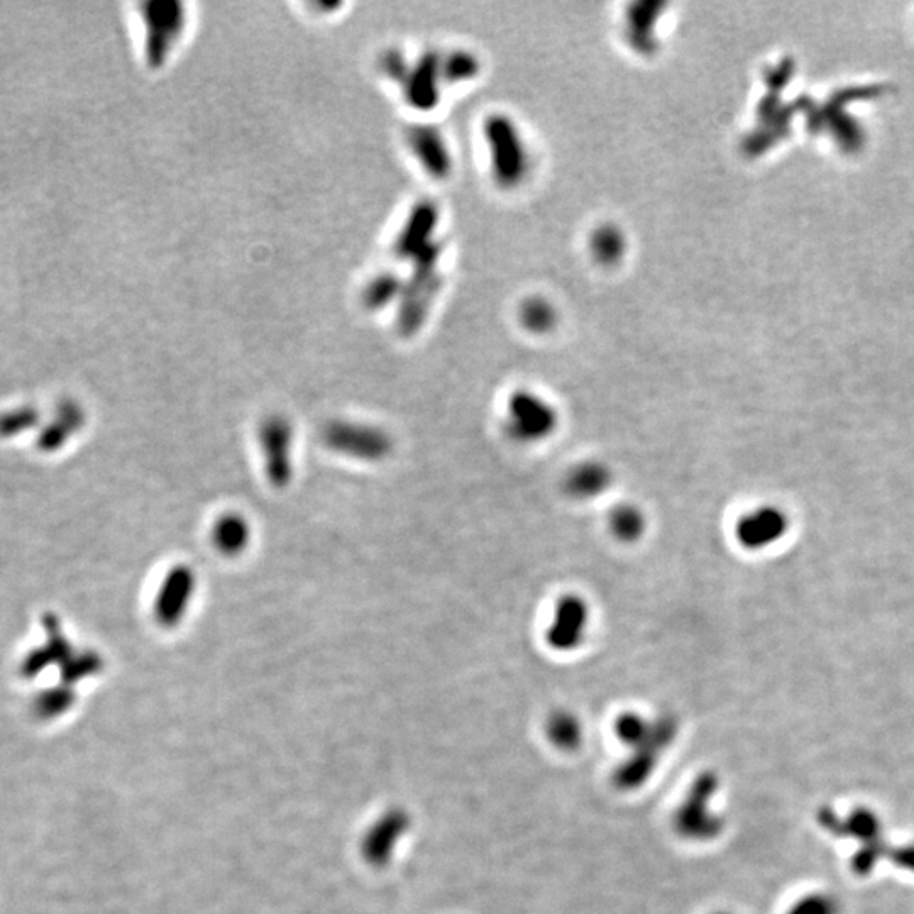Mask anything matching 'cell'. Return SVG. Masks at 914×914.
Wrapping results in <instances>:
<instances>
[{
    "label": "cell",
    "instance_id": "6da1fadb",
    "mask_svg": "<svg viewBox=\"0 0 914 914\" xmlns=\"http://www.w3.org/2000/svg\"><path fill=\"white\" fill-rule=\"evenodd\" d=\"M559 427V413L549 400L530 390L513 391L507 402L503 430L518 446H537L551 439Z\"/></svg>",
    "mask_w": 914,
    "mask_h": 914
},
{
    "label": "cell",
    "instance_id": "7a4b0ae2",
    "mask_svg": "<svg viewBox=\"0 0 914 914\" xmlns=\"http://www.w3.org/2000/svg\"><path fill=\"white\" fill-rule=\"evenodd\" d=\"M718 791V777L703 772L694 779L691 788L674 815V830L688 842H710L722 833V818L711 808Z\"/></svg>",
    "mask_w": 914,
    "mask_h": 914
},
{
    "label": "cell",
    "instance_id": "3957f363",
    "mask_svg": "<svg viewBox=\"0 0 914 914\" xmlns=\"http://www.w3.org/2000/svg\"><path fill=\"white\" fill-rule=\"evenodd\" d=\"M590 625V603L578 593H566L554 603L544 639L554 652L571 654L586 642Z\"/></svg>",
    "mask_w": 914,
    "mask_h": 914
},
{
    "label": "cell",
    "instance_id": "277c9868",
    "mask_svg": "<svg viewBox=\"0 0 914 914\" xmlns=\"http://www.w3.org/2000/svg\"><path fill=\"white\" fill-rule=\"evenodd\" d=\"M324 441L334 451L366 461H378L391 451L390 435L368 425L331 424L324 432Z\"/></svg>",
    "mask_w": 914,
    "mask_h": 914
},
{
    "label": "cell",
    "instance_id": "5b68a950",
    "mask_svg": "<svg viewBox=\"0 0 914 914\" xmlns=\"http://www.w3.org/2000/svg\"><path fill=\"white\" fill-rule=\"evenodd\" d=\"M259 442L265 454L266 473L276 486L287 485L292 478V425L283 417H270L259 429Z\"/></svg>",
    "mask_w": 914,
    "mask_h": 914
},
{
    "label": "cell",
    "instance_id": "8992f818",
    "mask_svg": "<svg viewBox=\"0 0 914 914\" xmlns=\"http://www.w3.org/2000/svg\"><path fill=\"white\" fill-rule=\"evenodd\" d=\"M195 591V576L187 566L171 569L163 579L158 596H156V620L163 627H175L187 613L188 603Z\"/></svg>",
    "mask_w": 914,
    "mask_h": 914
},
{
    "label": "cell",
    "instance_id": "52a82bcc",
    "mask_svg": "<svg viewBox=\"0 0 914 914\" xmlns=\"http://www.w3.org/2000/svg\"><path fill=\"white\" fill-rule=\"evenodd\" d=\"M786 517L777 508L759 507L744 513L735 524V539L749 551H760L781 539Z\"/></svg>",
    "mask_w": 914,
    "mask_h": 914
},
{
    "label": "cell",
    "instance_id": "ba28073f",
    "mask_svg": "<svg viewBox=\"0 0 914 914\" xmlns=\"http://www.w3.org/2000/svg\"><path fill=\"white\" fill-rule=\"evenodd\" d=\"M613 471L603 461H581L562 478V493L573 502H593L610 490Z\"/></svg>",
    "mask_w": 914,
    "mask_h": 914
},
{
    "label": "cell",
    "instance_id": "9c48e42d",
    "mask_svg": "<svg viewBox=\"0 0 914 914\" xmlns=\"http://www.w3.org/2000/svg\"><path fill=\"white\" fill-rule=\"evenodd\" d=\"M608 530L620 544H637L647 532V515L635 503H618L606 518Z\"/></svg>",
    "mask_w": 914,
    "mask_h": 914
},
{
    "label": "cell",
    "instance_id": "30bf717a",
    "mask_svg": "<svg viewBox=\"0 0 914 914\" xmlns=\"http://www.w3.org/2000/svg\"><path fill=\"white\" fill-rule=\"evenodd\" d=\"M546 735L556 749L574 752L583 745V723L573 711L557 710L547 716Z\"/></svg>",
    "mask_w": 914,
    "mask_h": 914
},
{
    "label": "cell",
    "instance_id": "8fae6325",
    "mask_svg": "<svg viewBox=\"0 0 914 914\" xmlns=\"http://www.w3.org/2000/svg\"><path fill=\"white\" fill-rule=\"evenodd\" d=\"M249 532L248 524L243 517L239 515H234V513H229L226 517H222L214 527V544L222 554L226 556H234V554H239V552L244 551L249 542Z\"/></svg>",
    "mask_w": 914,
    "mask_h": 914
},
{
    "label": "cell",
    "instance_id": "7c38bea8",
    "mask_svg": "<svg viewBox=\"0 0 914 914\" xmlns=\"http://www.w3.org/2000/svg\"><path fill=\"white\" fill-rule=\"evenodd\" d=\"M788 914H838V906L835 899L820 894L801 899Z\"/></svg>",
    "mask_w": 914,
    "mask_h": 914
},
{
    "label": "cell",
    "instance_id": "4fadbf2b",
    "mask_svg": "<svg viewBox=\"0 0 914 914\" xmlns=\"http://www.w3.org/2000/svg\"><path fill=\"white\" fill-rule=\"evenodd\" d=\"M720 914H728V913H720Z\"/></svg>",
    "mask_w": 914,
    "mask_h": 914
}]
</instances>
